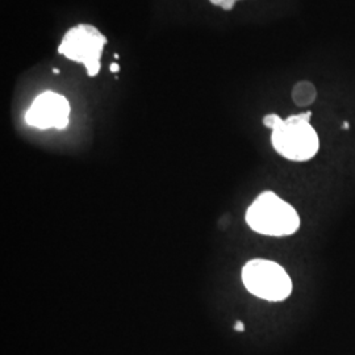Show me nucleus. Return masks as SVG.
<instances>
[{
	"mask_svg": "<svg viewBox=\"0 0 355 355\" xmlns=\"http://www.w3.org/2000/svg\"><path fill=\"white\" fill-rule=\"evenodd\" d=\"M242 283L255 297L278 303L292 293V280L279 263L257 258L242 268Z\"/></svg>",
	"mask_w": 355,
	"mask_h": 355,
	"instance_id": "obj_3",
	"label": "nucleus"
},
{
	"mask_svg": "<svg viewBox=\"0 0 355 355\" xmlns=\"http://www.w3.org/2000/svg\"><path fill=\"white\" fill-rule=\"evenodd\" d=\"M343 129H349V123H345L343 125Z\"/></svg>",
	"mask_w": 355,
	"mask_h": 355,
	"instance_id": "obj_10",
	"label": "nucleus"
},
{
	"mask_svg": "<svg viewBox=\"0 0 355 355\" xmlns=\"http://www.w3.org/2000/svg\"><path fill=\"white\" fill-rule=\"evenodd\" d=\"M53 71H54V74H60V70H58V69H53Z\"/></svg>",
	"mask_w": 355,
	"mask_h": 355,
	"instance_id": "obj_11",
	"label": "nucleus"
},
{
	"mask_svg": "<svg viewBox=\"0 0 355 355\" xmlns=\"http://www.w3.org/2000/svg\"><path fill=\"white\" fill-rule=\"evenodd\" d=\"M243 324H242L241 321H239V322H236V325H234V330L236 331H243Z\"/></svg>",
	"mask_w": 355,
	"mask_h": 355,
	"instance_id": "obj_9",
	"label": "nucleus"
},
{
	"mask_svg": "<svg viewBox=\"0 0 355 355\" xmlns=\"http://www.w3.org/2000/svg\"><path fill=\"white\" fill-rule=\"evenodd\" d=\"M70 103L64 95L54 91L40 94L26 111V121L37 129H66L70 123Z\"/></svg>",
	"mask_w": 355,
	"mask_h": 355,
	"instance_id": "obj_5",
	"label": "nucleus"
},
{
	"mask_svg": "<svg viewBox=\"0 0 355 355\" xmlns=\"http://www.w3.org/2000/svg\"><path fill=\"white\" fill-rule=\"evenodd\" d=\"M292 101L297 107H308L313 104L318 98V91L311 82H299L293 86L291 92Z\"/></svg>",
	"mask_w": 355,
	"mask_h": 355,
	"instance_id": "obj_6",
	"label": "nucleus"
},
{
	"mask_svg": "<svg viewBox=\"0 0 355 355\" xmlns=\"http://www.w3.org/2000/svg\"><path fill=\"white\" fill-rule=\"evenodd\" d=\"M311 117L309 111L292 114L284 120L278 114H266L263 125L272 130L271 144L275 152L293 162L312 159L318 154L320 140L318 132L311 125Z\"/></svg>",
	"mask_w": 355,
	"mask_h": 355,
	"instance_id": "obj_1",
	"label": "nucleus"
},
{
	"mask_svg": "<svg viewBox=\"0 0 355 355\" xmlns=\"http://www.w3.org/2000/svg\"><path fill=\"white\" fill-rule=\"evenodd\" d=\"M108 40L96 26L91 24H78L70 28L58 46V54L67 60L82 64L87 76H98L102 67V55Z\"/></svg>",
	"mask_w": 355,
	"mask_h": 355,
	"instance_id": "obj_4",
	"label": "nucleus"
},
{
	"mask_svg": "<svg viewBox=\"0 0 355 355\" xmlns=\"http://www.w3.org/2000/svg\"><path fill=\"white\" fill-rule=\"evenodd\" d=\"M214 6L221 7L224 11H232L239 0H209Z\"/></svg>",
	"mask_w": 355,
	"mask_h": 355,
	"instance_id": "obj_7",
	"label": "nucleus"
},
{
	"mask_svg": "<svg viewBox=\"0 0 355 355\" xmlns=\"http://www.w3.org/2000/svg\"><path fill=\"white\" fill-rule=\"evenodd\" d=\"M110 70H111V73H119V71H120V64H116V62L111 64Z\"/></svg>",
	"mask_w": 355,
	"mask_h": 355,
	"instance_id": "obj_8",
	"label": "nucleus"
},
{
	"mask_svg": "<svg viewBox=\"0 0 355 355\" xmlns=\"http://www.w3.org/2000/svg\"><path fill=\"white\" fill-rule=\"evenodd\" d=\"M245 220L255 233L268 237H287L300 228L296 209L272 191H265L254 199Z\"/></svg>",
	"mask_w": 355,
	"mask_h": 355,
	"instance_id": "obj_2",
	"label": "nucleus"
}]
</instances>
